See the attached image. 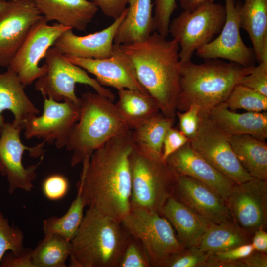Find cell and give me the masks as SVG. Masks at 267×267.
Listing matches in <instances>:
<instances>
[{"instance_id":"cell-1","label":"cell","mask_w":267,"mask_h":267,"mask_svg":"<svg viewBox=\"0 0 267 267\" xmlns=\"http://www.w3.org/2000/svg\"><path fill=\"white\" fill-rule=\"evenodd\" d=\"M132 130L113 137L82 163L77 185L87 208L121 221L131 210Z\"/></svg>"},{"instance_id":"cell-2","label":"cell","mask_w":267,"mask_h":267,"mask_svg":"<svg viewBox=\"0 0 267 267\" xmlns=\"http://www.w3.org/2000/svg\"><path fill=\"white\" fill-rule=\"evenodd\" d=\"M118 45L161 113L175 119L181 68L178 43L154 31L144 40Z\"/></svg>"},{"instance_id":"cell-3","label":"cell","mask_w":267,"mask_h":267,"mask_svg":"<svg viewBox=\"0 0 267 267\" xmlns=\"http://www.w3.org/2000/svg\"><path fill=\"white\" fill-rule=\"evenodd\" d=\"M254 66L245 67L218 59L206 60L201 64L192 61L181 64L177 111H185L194 104L200 111L209 113L226 101L235 86Z\"/></svg>"},{"instance_id":"cell-4","label":"cell","mask_w":267,"mask_h":267,"mask_svg":"<svg viewBox=\"0 0 267 267\" xmlns=\"http://www.w3.org/2000/svg\"><path fill=\"white\" fill-rule=\"evenodd\" d=\"M131 237L121 221L87 208L71 241V267H118Z\"/></svg>"},{"instance_id":"cell-5","label":"cell","mask_w":267,"mask_h":267,"mask_svg":"<svg viewBox=\"0 0 267 267\" xmlns=\"http://www.w3.org/2000/svg\"><path fill=\"white\" fill-rule=\"evenodd\" d=\"M79 98V119L66 146L72 153V166L82 163L110 139L130 129L115 104L108 98L88 91Z\"/></svg>"},{"instance_id":"cell-6","label":"cell","mask_w":267,"mask_h":267,"mask_svg":"<svg viewBox=\"0 0 267 267\" xmlns=\"http://www.w3.org/2000/svg\"><path fill=\"white\" fill-rule=\"evenodd\" d=\"M130 166L131 207L161 214L166 201L172 196L178 176L161 157L151 154L135 144L130 156Z\"/></svg>"},{"instance_id":"cell-7","label":"cell","mask_w":267,"mask_h":267,"mask_svg":"<svg viewBox=\"0 0 267 267\" xmlns=\"http://www.w3.org/2000/svg\"><path fill=\"white\" fill-rule=\"evenodd\" d=\"M22 130V126L9 122L0 128V174L6 177L10 194L18 189L32 190L36 170L45 152L44 141L34 147L23 144L20 139Z\"/></svg>"},{"instance_id":"cell-8","label":"cell","mask_w":267,"mask_h":267,"mask_svg":"<svg viewBox=\"0 0 267 267\" xmlns=\"http://www.w3.org/2000/svg\"><path fill=\"white\" fill-rule=\"evenodd\" d=\"M224 6L212 3L192 11L184 10L170 21L169 33L179 46L181 64L191 61L196 51L221 31L226 20Z\"/></svg>"},{"instance_id":"cell-9","label":"cell","mask_w":267,"mask_h":267,"mask_svg":"<svg viewBox=\"0 0 267 267\" xmlns=\"http://www.w3.org/2000/svg\"><path fill=\"white\" fill-rule=\"evenodd\" d=\"M44 58L47 71L34 84L35 89L44 98L57 102L67 100L79 103L80 98L75 93V85L80 83L90 86L96 92L114 101L115 95L111 90L90 77L86 70L68 61L54 47L48 49Z\"/></svg>"},{"instance_id":"cell-10","label":"cell","mask_w":267,"mask_h":267,"mask_svg":"<svg viewBox=\"0 0 267 267\" xmlns=\"http://www.w3.org/2000/svg\"><path fill=\"white\" fill-rule=\"evenodd\" d=\"M121 222L142 244L152 267H161L169 256L185 249L170 223L159 213L131 208Z\"/></svg>"},{"instance_id":"cell-11","label":"cell","mask_w":267,"mask_h":267,"mask_svg":"<svg viewBox=\"0 0 267 267\" xmlns=\"http://www.w3.org/2000/svg\"><path fill=\"white\" fill-rule=\"evenodd\" d=\"M197 132L189 141L192 148L236 184L253 178L236 158L228 134L216 124L209 112L200 111Z\"/></svg>"},{"instance_id":"cell-12","label":"cell","mask_w":267,"mask_h":267,"mask_svg":"<svg viewBox=\"0 0 267 267\" xmlns=\"http://www.w3.org/2000/svg\"><path fill=\"white\" fill-rule=\"evenodd\" d=\"M69 28L57 23L48 25L43 15L34 23L7 67L16 73L25 87L45 74L47 66L44 63L40 67V61L60 35Z\"/></svg>"},{"instance_id":"cell-13","label":"cell","mask_w":267,"mask_h":267,"mask_svg":"<svg viewBox=\"0 0 267 267\" xmlns=\"http://www.w3.org/2000/svg\"><path fill=\"white\" fill-rule=\"evenodd\" d=\"M80 102H57L44 98V110L40 116H35L23 123L24 135L27 139H42L56 147H66L75 124L80 117Z\"/></svg>"},{"instance_id":"cell-14","label":"cell","mask_w":267,"mask_h":267,"mask_svg":"<svg viewBox=\"0 0 267 267\" xmlns=\"http://www.w3.org/2000/svg\"><path fill=\"white\" fill-rule=\"evenodd\" d=\"M225 22L218 37L197 49V56L205 60L224 59L248 67L254 65L255 55L253 48L244 43L240 35V3L235 0H224Z\"/></svg>"},{"instance_id":"cell-15","label":"cell","mask_w":267,"mask_h":267,"mask_svg":"<svg viewBox=\"0 0 267 267\" xmlns=\"http://www.w3.org/2000/svg\"><path fill=\"white\" fill-rule=\"evenodd\" d=\"M225 201L233 221L247 234L266 227L267 181L253 178L235 184Z\"/></svg>"},{"instance_id":"cell-16","label":"cell","mask_w":267,"mask_h":267,"mask_svg":"<svg viewBox=\"0 0 267 267\" xmlns=\"http://www.w3.org/2000/svg\"><path fill=\"white\" fill-rule=\"evenodd\" d=\"M42 15L32 0L7 1L0 11V67H7Z\"/></svg>"},{"instance_id":"cell-17","label":"cell","mask_w":267,"mask_h":267,"mask_svg":"<svg viewBox=\"0 0 267 267\" xmlns=\"http://www.w3.org/2000/svg\"><path fill=\"white\" fill-rule=\"evenodd\" d=\"M172 196L211 222H233L225 200L194 178L178 176Z\"/></svg>"},{"instance_id":"cell-18","label":"cell","mask_w":267,"mask_h":267,"mask_svg":"<svg viewBox=\"0 0 267 267\" xmlns=\"http://www.w3.org/2000/svg\"><path fill=\"white\" fill-rule=\"evenodd\" d=\"M66 58L93 74L102 86L114 88L118 90L130 89L148 94L140 83L132 62L114 44L113 55L104 59H84L66 56Z\"/></svg>"},{"instance_id":"cell-19","label":"cell","mask_w":267,"mask_h":267,"mask_svg":"<svg viewBox=\"0 0 267 267\" xmlns=\"http://www.w3.org/2000/svg\"><path fill=\"white\" fill-rule=\"evenodd\" d=\"M127 7L122 15L106 28L85 36L75 34L69 28L56 39L53 47L66 56L84 59H104L114 52V40Z\"/></svg>"},{"instance_id":"cell-20","label":"cell","mask_w":267,"mask_h":267,"mask_svg":"<svg viewBox=\"0 0 267 267\" xmlns=\"http://www.w3.org/2000/svg\"><path fill=\"white\" fill-rule=\"evenodd\" d=\"M189 141L170 155L166 160V163L177 176L194 178L210 187L226 200L236 183L195 151Z\"/></svg>"},{"instance_id":"cell-21","label":"cell","mask_w":267,"mask_h":267,"mask_svg":"<svg viewBox=\"0 0 267 267\" xmlns=\"http://www.w3.org/2000/svg\"><path fill=\"white\" fill-rule=\"evenodd\" d=\"M48 22L55 21L81 31L91 22L98 8L87 0H32Z\"/></svg>"},{"instance_id":"cell-22","label":"cell","mask_w":267,"mask_h":267,"mask_svg":"<svg viewBox=\"0 0 267 267\" xmlns=\"http://www.w3.org/2000/svg\"><path fill=\"white\" fill-rule=\"evenodd\" d=\"M161 214L175 229L185 248L197 246L211 223L173 196L166 201Z\"/></svg>"},{"instance_id":"cell-23","label":"cell","mask_w":267,"mask_h":267,"mask_svg":"<svg viewBox=\"0 0 267 267\" xmlns=\"http://www.w3.org/2000/svg\"><path fill=\"white\" fill-rule=\"evenodd\" d=\"M25 88L10 68L4 73L0 72V128L5 123L2 115L4 111H10L14 117L12 123L22 127L26 120L40 113L27 95Z\"/></svg>"},{"instance_id":"cell-24","label":"cell","mask_w":267,"mask_h":267,"mask_svg":"<svg viewBox=\"0 0 267 267\" xmlns=\"http://www.w3.org/2000/svg\"><path fill=\"white\" fill-rule=\"evenodd\" d=\"M209 114L216 124L228 135L248 134L262 140L267 138L266 111L238 113L229 109L224 102L214 107Z\"/></svg>"},{"instance_id":"cell-25","label":"cell","mask_w":267,"mask_h":267,"mask_svg":"<svg viewBox=\"0 0 267 267\" xmlns=\"http://www.w3.org/2000/svg\"><path fill=\"white\" fill-rule=\"evenodd\" d=\"M128 5L116 33L114 44L141 41L154 32L152 0H130Z\"/></svg>"},{"instance_id":"cell-26","label":"cell","mask_w":267,"mask_h":267,"mask_svg":"<svg viewBox=\"0 0 267 267\" xmlns=\"http://www.w3.org/2000/svg\"><path fill=\"white\" fill-rule=\"evenodd\" d=\"M241 28L251 41L256 61L267 59V0H244L240 4Z\"/></svg>"},{"instance_id":"cell-27","label":"cell","mask_w":267,"mask_h":267,"mask_svg":"<svg viewBox=\"0 0 267 267\" xmlns=\"http://www.w3.org/2000/svg\"><path fill=\"white\" fill-rule=\"evenodd\" d=\"M234 153L245 171L253 178L267 181V144L248 134L228 135Z\"/></svg>"},{"instance_id":"cell-28","label":"cell","mask_w":267,"mask_h":267,"mask_svg":"<svg viewBox=\"0 0 267 267\" xmlns=\"http://www.w3.org/2000/svg\"><path fill=\"white\" fill-rule=\"evenodd\" d=\"M118 94L115 105L131 130L161 113L149 94L126 89L118 90Z\"/></svg>"},{"instance_id":"cell-29","label":"cell","mask_w":267,"mask_h":267,"mask_svg":"<svg viewBox=\"0 0 267 267\" xmlns=\"http://www.w3.org/2000/svg\"><path fill=\"white\" fill-rule=\"evenodd\" d=\"M247 234L233 222H211L197 247L210 255L249 243Z\"/></svg>"},{"instance_id":"cell-30","label":"cell","mask_w":267,"mask_h":267,"mask_svg":"<svg viewBox=\"0 0 267 267\" xmlns=\"http://www.w3.org/2000/svg\"><path fill=\"white\" fill-rule=\"evenodd\" d=\"M174 123V119L159 113L132 130L134 144L151 154L161 157L165 135Z\"/></svg>"},{"instance_id":"cell-31","label":"cell","mask_w":267,"mask_h":267,"mask_svg":"<svg viewBox=\"0 0 267 267\" xmlns=\"http://www.w3.org/2000/svg\"><path fill=\"white\" fill-rule=\"evenodd\" d=\"M77 193L67 212L62 216H52L43 222L44 235H57L71 241L75 236L84 218L85 205L81 187L77 185Z\"/></svg>"},{"instance_id":"cell-32","label":"cell","mask_w":267,"mask_h":267,"mask_svg":"<svg viewBox=\"0 0 267 267\" xmlns=\"http://www.w3.org/2000/svg\"><path fill=\"white\" fill-rule=\"evenodd\" d=\"M71 241L57 235H44L32 253L35 267H66L71 254Z\"/></svg>"},{"instance_id":"cell-33","label":"cell","mask_w":267,"mask_h":267,"mask_svg":"<svg viewBox=\"0 0 267 267\" xmlns=\"http://www.w3.org/2000/svg\"><path fill=\"white\" fill-rule=\"evenodd\" d=\"M225 102L233 111L241 109L261 112L267 110V97L241 84L235 86Z\"/></svg>"},{"instance_id":"cell-34","label":"cell","mask_w":267,"mask_h":267,"mask_svg":"<svg viewBox=\"0 0 267 267\" xmlns=\"http://www.w3.org/2000/svg\"><path fill=\"white\" fill-rule=\"evenodd\" d=\"M24 235L18 227L10 225L0 210V262L7 251L14 254H21L25 248L23 246Z\"/></svg>"},{"instance_id":"cell-35","label":"cell","mask_w":267,"mask_h":267,"mask_svg":"<svg viewBox=\"0 0 267 267\" xmlns=\"http://www.w3.org/2000/svg\"><path fill=\"white\" fill-rule=\"evenodd\" d=\"M251 243H247L210 255L204 267H245L241 260L253 251Z\"/></svg>"},{"instance_id":"cell-36","label":"cell","mask_w":267,"mask_h":267,"mask_svg":"<svg viewBox=\"0 0 267 267\" xmlns=\"http://www.w3.org/2000/svg\"><path fill=\"white\" fill-rule=\"evenodd\" d=\"M209 256L197 246L185 248L169 256L161 267H204Z\"/></svg>"},{"instance_id":"cell-37","label":"cell","mask_w":267,"mask_h":267,"mask_svg":"<svg viewBox=\"0 0 267 267\" xmlns=\"http://www.w3.org/2000/svg\"><path fill=\"white\" fill-rule=\"evenodd\" d=\"M149 257L141 242L131 237L124 250L118 267H151Z\"/></svg>"},{"instance_id":"cell-38","label":"cell","mask_w":267,"mask_h":267,"mask_svg":"<svg viewBox=\"0 0 267 267\" xmlns=\"http://www.w3.org/2000/svg\"><path fill=\"white\" fill-rule=\"evenodd\" d=\"M177 8L176 0H155L153 16L154 31L163 37L167 36L171 17Z\"/></svg>"},{"instance_id":"cell-39","label":"cell","mask_w":267,"mask_h":267,"mask_svg":"<svg viewBox=\"0 0 267 267\" xmlns=\"http://www.w3.org/2000/svg\"><path fill=\"white\" fill-rule=\"evenodd\" d=\"M69 188L66 177L60 174H53L47 177L42 185V192L48 199L57 201L64 198Z\"/></svg>"},{"instance_id":"cell-40","label":"cell","mask_w":267,"mask_h":267,"mask_svg":"<svg viewBox=\"0 0 267 267\" xmlns=\"http://www.w3.org/2000/svg\"><path fill=\"white\" fill-rule=\"evenodd\" d=\"M239 84L267 97V59L262 61L257 66H254Z\"/></svg>"},{"instance_id":"cell-41","label":"cell","mask_w":267,"mask_h":267,"mask_svg":"<svg viewBox=\"0 0 267 267\" xmlns=\"http://www.w3.org/2000/svg\"><path fill=\"white\" fill-rule=\"evenodd\" d=\"M200 108L196 105H191L185 111L177 110L176 116L179 120V130L189 139L196 134L199 124Z\"/></svg>"},{"instance_id":"cell-42","label":"cell","mask_w":267,"mask_h":267,"mask_svg":"<svg viewBox=\"0 0 267 267\" xmlns=\"http://www.w3.org/2000/svg\"><path fill=\"white\" fill-rule=\"evenodd\" d=\"M189 141L179 130L172 127L167 132L163 143L161 159L166 162L167 159Z\"/></svg>"},{"instance_id":"cell-43","label":"cell","mask_w":267,"mask_h":267,"mask_svg":"<svg viewBox=\"0 0 267 267\" xmlns=\"http://www.w3.org/2000/svg\"><path fill=\"white\" fill-rule=\"evenodd\" d=\"M33 249L26 248L20 255L7 252L0 262V267H35L32 260Z\"/></svg>"},{"instance_id":"cell-44","label":"cell","mask_w":267,"mask_h":267,"mask_svg":"<svg viewBox=\"0 0 267 267\" xmlns=\"http://www.w3.org/2000/svg\"><path fill=\"white\" fill-rule=\"evenodd\" d=\"M130 1V0H91L105 15L114 20L122 15Z\"/></svg>"},{"instance_id":"cell-45","label":"cell","mask_w":267,"mask_h":267,"mask_svg":"<svg viewBox=\"0 0 267 267\" xmlns=\"http://www.w3.org/2000/svg\"><path fill=\"white\" fill-rule=\"evenodd\" d=\"M245 267H267V256L266 253L254 250L249 255L241 260Z\"/></svg>"},{"instance_id":"cell-46","label":"cell","mask_w":267,"mask_h":267,"mask_svg":"<svg viewBox=\"0 0 267 267\" xmlns=\"http://www.w3.org/2000/svg\"><path fill=\"white\" fill-rule=\"evenodd\" d=\"M255 251L267 253V233L264 229H260L253 233L252 242L251 243Z\"/></svg>"},{"instance_id":"cell-47","label":"cell","mask_w":267,"mask_h":267,"mask_svg":"<svg viewBox=\"0 0 267 267\" xmlns=\"http://www.w3.org/2000/svg\"><path fill=\"white\" fill-rule=\"evenodd\" d=\"M215 0H180V5L183 10L192 11L199 7L214 2Z\"/></svg>"},{"instance_id":"cell-48","label":"cell","mask_w":267,"mask_h":267,"mask_svg":"<svg viewBox=\"0 0 267 267\" xmlns=\"http://www.w3.org/2000/svg\"><path fill=\"white\" fill-rule=\"evenodd\" d=\"M6 1H7L6 0H0V11L4 7Z\"/></svg>"}]
</instances>
